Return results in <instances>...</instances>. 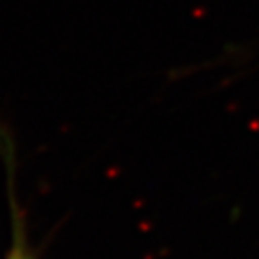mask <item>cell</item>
<instances>
[{"label":"cell","instance_id":"obj_1","mask_svg":"<svg viewBox=\"0 0 259 259\" xmlns=\"http://www.w3.org/2000/svg\"><path fill=\"white\" fill-rule=\"evenodd\" d=\"M13 142L4 128H0V151L2 160L6 166V178H8V198H9V247L4 259H36L34 250L29 241L27 232V218L25 210L22 209L20 200L16 196V184H15V153H13Z\"/></svg>","mask_w":259,"mask_h":259}]
</instances>
